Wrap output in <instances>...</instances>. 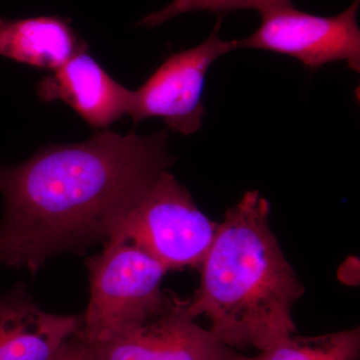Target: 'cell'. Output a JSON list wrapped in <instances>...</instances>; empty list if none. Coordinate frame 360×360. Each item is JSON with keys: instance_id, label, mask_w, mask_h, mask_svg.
Returning a JSON list of instances; mask_svg holds the SVG:
<instances>
[{"instance_id": "1", "label": "cell", "mask_w": 360, "mask_h": 360, "mask_svg": "<svg viewBox=\"0 0 360 360\" xmlns=\"http://www.w3.org/2000/svg\"><path fill=\"white\" fill-rule=\"evenodd\" d=\"M174 162L165 130H103L0 165V266L37 274L51 258L108 243L127 213Z\"/></svg>"}, {"instance_id": "2", "label": "cell", "mask_w": 360, "mask_h": 360, "mask_svg": "<svg viewBox=\"0 0 360 360\" xmlns=\"http://www.w3.org/2000/svg\"><path fill=\"white\" fill-rule=\"evenodd\" d=\"M270 205L248 191L227 210L200 264V285L186 314L205 316L225 345L266 349L295 335V303L304 286L269 226Z\"/></svg>"}, {"instance_id": "3", "label": "cell", "mask_w": 360, "mask_h": 360, "mask_svg": "<svg viewBox=\"0 0 360 360\" xmlns=\"http://www.w3.org/2000/svg\"><path fill=\"white\" fill-rule=\"evenodd\" d=\"M85 266L89 302L78 333L89 342L153 321L176 300L161 290L167 270L132 243L108 241L101 252L85 260Z\"/></svg>"}, {"instance_id": "4", "label": "cell", "mask_w": 360, "mask_h": 360, "mask_svg": "<svg viewBox=\"0 0 360 360\" xmlns=\"http://www.w3.org/2000/svg\"><path fill=\"white\" fill-rule=\"evenodd\" d=\"M219 224L201 212L186 187L165 170L108 241L132 243L167 271L200 267Z\"/></svg>"}, {"instance_id": "5", "label": "cell", "mask_w": 360, "mask_h": 360, "mask_svg": "<svg viewBox=\"0 0 360 360\" xmlns=\"http://www.w3.org/2000/svg\"><path fill=\"white\" fill-rule=\"evenodd\" d=\"M220 25L221 20L198 46L170 56L141 89L132 91L129 115L135 124L160 117L168 129L184 135L200 129L205 113L201 96L206 73L217 58L236 49V40L220 39Z\"/></svg>"}, {"instance_id": "6", "label": "cell", "mask_w": 360, "mask_h": 360, "mask_svg": "<svg viewBox=\"0 0 360 360\" xmlns=\"http://www.w3.org/2000/svg\"><path fill=\"white\" fill-rule=\"evenodd\" d=\"M359 0L333 18H321L295 7L262 14L258 30L245 39L236 40V49H262L298 59L316 70L333 61H347L360 70V30L356 22Z\"/></svg>"}, {"instance_id": "7", "label": "cell", "mask_w": 360, "mask_h": 360, "mask_svg": "<svg viewBox=\"0 0 360 360\" xmlns=\"http://www.w3.org/2000/svg\"><path fill=\"white\" fill-rule=\"evenodd\" d=\"M175 300L165 314L110 340L89 342L92 360H239L241 354L186 314Z\"/></svg>"}, {"instance_id": "8", "label": "cell", "mask_w": 360, "mask_h": 360, "mask_svg": "<svg viewBox=\"0 0 360 360\" xmlns=\"http://www.w3.org/2000/svg\"><path fill=\"white\" fill-rule=\"evenodd\" d=\"M37 92L44 103L63 101L90 127L103 130L129 115L132 99L131 90L111 77L89 51L42 78Z\"/></svg>"}, {"instance_id": "9", "label": "cell", "mask_w": 360, "mask_h": 360, "mask_svg": "<svg viewBox=\"0 0 360 360\" xmlns=\"http://www.w3.org/2000/svg\"><path fill=\"white\" fill-rule=\"evenodd\" d=\"M82 326V315L45 311L25 284H16L0 293V360H51Z\"/></svg>"}, {"instance_id": "10", "label": "cell", "mask_w": 360, "mask_h": 360, "mask_svg": "<svg viewBox=\"0 0 360 360\" xmlns=\"http://www.w3.org/2000/svg\"><path fill=\"white\" fill-rule=\"evenodd\" d=\"M84 51H89V44L68 18H0V56L16 63L53 71Z\"/></svg>"}, {"instance_id": "11", "label": "cell", "mask_w": 360, "mask_h": 360, "mask_svg": "<svg viewBox=\"0 0 360 360\" xmlns=\"http://www.w3.org/2000/svg\"><path fill=\"white\" fill-rule=\"evenodd\" d=\"M359 328L317 336H288L260 350L255 356L239 360H359Z\"/></svg>"}, {"instance_id": "12", "label": "cell", "mask_w": 360, "mask_h": 360, "mask_svg": "<svg viewBox=\"0 0 360 360\" xmlns=\"http://www.w3.org/2000/svg\"><path fill=\"white\" fill-rule=\"evenodd\" d=\"M290 6H292L291 0H174L169 6L144 18L139 25L155 27L175 16L193 11L224 13L236 9L253 8L260 11L262 15Z\"/></svg>"}, {"instance_id": "13", "label": "cell", "mask_w": 360, "mask_h": 360, "mask_svg": "<svg viewBox=\"0 0 360 360\" xmlns=\"http://www.w3.org/2000/svg\"><path fill=\"white\" fill-rule=\"evenodd\" d=\"M51 360H92L86 340L79 333L71 336Z\"/></svg>"}]
</instances>
